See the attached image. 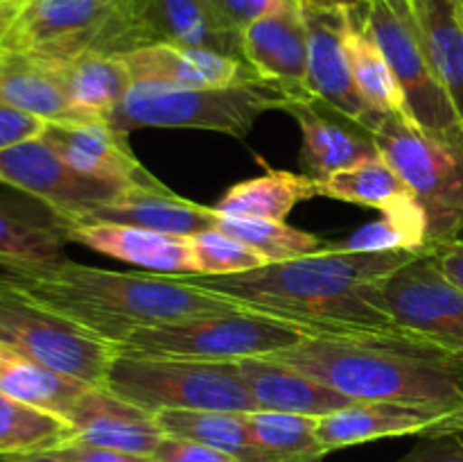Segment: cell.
Returning a JSON list of instances; mask_svg holds the SVG:
<instances>
[{
  "mask_svg": "<svg viewBox=\"0 0 463 462\" xmlns=\"http://www.w3.org/2000/svg\"><path fill=\"white\" fill-rule=\"evenodd\" d=\"M425 252H326L271 263L229 276H188L208 293L231 299L244 311L292 322L312 335L398 329L383 306L380 285Z\"/></svg>",
  "mask_w": 463,
  "mask_h": 462,
  "instance_id": "cell-1",
  "label": "cell"
},
{
  "mask_svg": "<svg viewBox=\"0 0 463 462\" xmlns=\"http://www.w3.org/2000/svg\"><path fill=\"white\" fill-rule=\"evenodd\" d=\"M0 279L39 306L118 344L134 329L211 313L240 311L188 276L116 272L68 261H5Z\"/></svg>",
  "mask_w": 463,
  "mask_h": 462,
  "instance_id": "cell-2",
  "label": "cell"
},
{
  "mask_svg": "<svg viewBox=\"0 0 463 462\" xmlns=\"http://www.w3.org/2000/svg\"><path fill=\"white\" fill-rule=\"evenodd\" d=\"M274 358L355 401L463 410V351L402 326L307 335Z\"/></svg>",
  "mask_w": 463,
  "mask_h": 462,
  "instance_id": "cell-3",
  "label": "cell"
},
{
  "mask_svg": "<svg viewBox=\"0 0 463 462\" xmlns=\"http://www.w3.org/2000/svg\"><path fill=\"white\" fill-rule=\"evenodd\" d=\"M289 95L271 82L249 80L231 86H170L134 82L109 125L129 131L143 127L208 130L231 136H247L253 122L271 109L283 111Z\"/></svg>",
  "mask_w": 463,
  "mask_h": 462,
  "instance_id": "cell-4",
  "label": "cell"
},
{
  "mask_svg": "<svg viewBox=\"0 0 463 462\" xmlns=\"http://www.w3.org/2000/svg\"><path fill=\"white\" fill-rule=\"evenodd\" d=\"M140 48L131 0H23L0 32V53L68 62L86 53L125 54Z\"/></svg>",
  "mask_w": 463,
  "mask_h": 462,
  "instance_id": "cell-5",
  "label": "cell"
},
{
  "mask_svg": "<svg viewBox=\"0 0 463 462\" xmlns=\"http://www.w3.org/2000/svg\"><path fill=\"white\" fill-rule=\"evenodd\" d=\"M310 331L253 311L211 313L134 329L113 344L120 356L184 358V361L240 362L244 358L276 356L297 347Z\"/></svg>",
  "mask_w": 463,
  "mask_h": 462,
  "instance_id": "cell-6",
  "label": "cell"
},
{
  "mask_svg": "<svg viewBox=\"0 0 463 462\" xmlns=\"http://www.w3.org/2000/svg\"><path fill=\"white\" fill-rule=\"evenodd\" d=\"M104 388L154 415L158 410H260L240 376L238 362L116 353Z\"/></svg>",
  "mask_w": 463,
  "mask_h": 462,
  "instance_id": "cell-7",
  "label": "cell"
},
{
  "mask_svg": "<svg viewBox=\"0 0 463 462\" xmlns=\"http://www.w3.org/2000/svg\"><path fill=\"white\" fill-rule=\"evenodd\" d=\"M380 157L402 177L428 216L430 249L463 229V148L420 130L402 113L380 111L371 125Z\"/></svg>",
  "mask_w": 463,
  "mask_h": 462,
  "instance_id": "cell-8",
  "label": "cell"
},
{
  "mask_svg": "<svg viewBox=\"0 0 463 462\" xmlns=\"http://www.w3.org/2000/svg\"><path fill=\"white\" fill-rule=\"evenodd\" d=\"M0 342L89 385L104 388L111 342L39 306L0 279Z\"/></svg>",
  "mask_w": 463,
  "mask_h": 462,
  "instance_id": "cell-9",
  "label": "cell"
},
{
  "mask_svg": "<svg viewBox=\"0 0 463 462\" xmlns=\"http://www.w3.org/2000/svg\"><path fill=\"white\" fill-rule=\"evenodd\" d=\"M0 184L39 199L63 225L84 222L129 188H136L75 170L41 136L0 152Z\"/></svg>",
  "mask_w": 463,
  "mask_h": 462,
  "instance_id": "cell-10",
  "label": "cell"
},
{
  "mask_svg": "<svg viewBox=\"0 0 463 462\" xmlns=\"http://www.w3.org/2000/svg\"><path fill=\"white\" fill-rule=\"evenodd\" d=\"M383 306L398 326L463 351V290L425 252L380 285Z\"/></svg>",
  "mask_w": 463,
  "mask_h": 462,
  "instance_id": "cell-11",
  "label": "cell"
},
{
  "mask_svg": "<svg viewBox=\"0 0 463 462\" xmlns=\"http://www.w3.org/2000/svg\"><path fill=\"white\" fill-rule=\"evenodd\" d=\"M317 435L328 453L384 438L463 435V410L392 401H355L353 406L319 417Z\"/></svg>",
  "mask_w": 463,
  "mask_h": 462,
  "instance_id": "cell-12",
  "label": "cell"
},
{
  "mask_svg": "<svg viewBox=\"0 0 463 462\" xmlns=\"http://www.w3.org/2000/svg\"><path fill=\"white\" fill-rule=\"evenodd\" d=\"M283 111L301 127V168L310 179H328L335 172L380 157L373 131L364 122L346 116L315 95L289 98Z\"/></svg>",
  "mask_w": 463,
  "mask_h": 462,
  "instance_id": "cell-13",
  "label": "cell"
},
{
  "mask_svg": "<svg viewBox=\"0 0 463 462\" xmlns=\"http://www.w3.org/2000/svg\"><path fill=\"white\" fill-rule=\"evenodd\" d=\"M348 9L351 7H317L303 3L307 25V89L315 98L364 122L371 130L380 111L366 104L353 80L346 53Z\"/></svg>",
  "mask_w": 463,
  "mask_h": 462,
  "instance_id": "cell-14",
  "label": "cell"
},
{
  "mask_svg": "<svg viewBox=\"0 0 463 462\" xmlns=\"http://www.w3.org/2000/svg\"><path fill=\"white\" fill-rule=\"evenodd\" d=\"M244 62L289 98H307V25L303 3L283 0L242 30Z\"/></svg>",
  "mask_w": 463,
  "mask_h": 462,
  "instance_id": "cell-15",
  "label": "cell"
},
{
  "mask_svg": "<svg viewBox=\"0 0 463 462\" xmlns=\"http://www.w3.org/2000/svg\"><path fill=\"white\" fill-rule=\"evenodd\" d=\"M127 136L107 120H66L48 122L41 139L52 145L68 166L95 179L136 188H163L165 184L131 152Z\"/></svg>",
  "mask_w": 463,
  "mask_h": 462,
  "instance_id": "cell-16",
  "label": "cell"
},
{
  "mask_svg": "<svg viewBox=\"0 0 463 462\" xmlns=\"http://www.w3.org/2000/svg\"><path fill=\"white\" fill-rule=\"evenodd\" d=\"M140 48L154 43L203 48L244 59L242 32L211 0H131Z\"/></svg>",
  "mask_w": 463,
  "mask_h": 462,
  "instance_id": "cell-17",
  "label": "cell"
},
{
  "mask_svg": "<svg viewBox=\"0 0 463 462\" xmlns=\"http://www.w3.org/2000/svg\"><path fill=\"white\" fill-rule=\"evenodd\" d=\"M68 424L75 439L140 456H152L165 438L154 412L98 385L81 394L68 415Z\"/></svg>",
  "mask_w": 463,
  "mask_h": 462,
  "instance_id": "cell-18",
  "label": "cell"
},
{
  "mask_svg": "<svg viewBox=\"0 0 463 462\" xmlns=\"http://www.w3.org/2000/svg\"><path fill=\"white\" fill-rule=\"evenodd\" d=\"M63 231L68 243H80L129 265L147 267L154 274H199L193 240L185 236L129 225H63Z\"/></svg>",
  "mask_w": 463,
  "mask_h": 462,
  "instance_id": "cell-19",
  "label": "cell"
},
{
  "mask_svg": "<svg viewBox=\"0 0 463 462\" xmlns=\"http://www.w3.org/2000/svg\"><path fill=\"white\" fill-rule=\"evenodd\" d=\"M120 57L134 82H156L170 86H231L258 77L244 59L203 48L154 43Z\"/></svg>",
  "mask_w": 463,
  "mask_h": 462,
  "instance_id": "cell-20",
  "label": "cell"
},
{
  "mask_svg": "<svg viewBox=\"0 0 463 462\" xmlns=\"http://www.w3.org/2000/svg\"><path fill=\"white\" fill-rule=\"evenodd\" d=\"M238 367L244 385L253 394L260 410L324 417L355 403V399L337 392L274 356L244 358Z\"/></svg>",
  "mask_w": 463,
  "mask_h": 462,
  "instance_id": "cell-21",
  "label": "cell"
},
{
  "mask_svg": "<svg viewBox=\"0 0 463 462\" xmlns=\"http://www.w3.org/2000/svg\"><path fill=\"white\" fill-rule=\"evenodd\" d=\"M220 213L213 207L179 197L163 188H129L116 202L107 204L77 225H129L193 238L202 231L217 229Z\"/></svg>",
  "mask_w": 463,
  "mask_h": 462,
  "instance_id": "cell-22",
  "label": "cell"
},
{
  "mask_svg": "<svg viewBox=\"0 0 463 462\" xmlns=\"http://www.w3.org/2000/svg\"><path fill=\"white\" fill-rule=\"evenodd\" d=\"M90 385L0 342V394L68 421ZM71 426V424H68Z\"/></svg>",
  "mask_w": 463,
  "mask_h": 462,
  "instance_id": "cell-23",
  "label": "cell"
},
{
  "mask_svg": "<svg viewBox=\"0 0 463 462\" xmlns=\"http://www.w3.org/2000/svg\"><path fill=\"white\" fill-rule=\"evenodd\" d=\"M52 66L81 120H109L134 84L120 54L86 53Z\"/></svg>",
  "mask_w": 463,
  "mask_h": 462,
  "instance_id": "cell-24",
  "label": "cell"
},
{
  "mask_svg": "<svg viewBox=\"0 0 463 462\" xmlns=\"http://www.w3.org/2000/svg\"><path fill=\"white\" fill-rule=\"evenodd\" d=\"M0 102L45 122L81 120L63 91L57 68L27 54L0 53Z\"/></svg>",
  "mask_w": 463,
  "mask_h": 462,
  "instance_id": "cell-25",
  "label": "cell"
},
{
  "mask_svg": "<svg viewBox=\"0 0 463 462\" xmlns=\"http://www.w3.org/2000/svg\"><path fill=\"white\" fill-rule=\"evenodd\" d=\"M315 184L317 195L380 208L384 216H425L423 207L414 197L410 186L383 157L339 170L328 179L315 181Z\"/></svg>",
  "mask_w": 463,
  "mask_h": 462,
  "instance_id": "cell-26",
  "label": "cell"
},
{
  "mask_svg": "<svg viewBox=\"0 0 463 462\" xmlns=\"http://www.w3.org/2000/svg\"><path fill=\"white\" fill-rule=\"evenodd\" d=\"M156 421L165 435L197 439L229 453L240 462H288L258 442L249 426L247 412L158 410Z\"/></svg>",
  "mask_w": 463,
  "mask_h": 462,
  "instance_id": "cell-27",
  "label": "cell"
},
{
  "mask_svg": "<svg viewBox=\"0 0 463 462\" xmlns=\"http://www.w3.org/2000/svg\"><path fill=\"white\" fill-rule=\"evenodd\" d=\"M425 54L463 118V12L457 0H411Z\"/></svg>",
  "mask_w": 463,
  "mask_h": 462,
  "instance_id": "cell-28",
  "label": "cell"
},
{
  "mask_svg": "<svg viewBox=\"0 0 463 462\" xmlns=\"http://www.w3.org/2000/svg\"><path fill=\"white\" fill-rule=\"evenodd\" d=\"M312 197H317V184L307 175L267 170L265 175L231 186L213 208L222 216L285 222L297 204Z\"/></svg>",
  "mask_w": 463,
  "mask_h": 462,
  "instance_id": "cell-29",
  "label": "cell"
},
{
  "mask_svg": "<svg viewBox=\"0 0 463 462\" xmlns=\"http://www.w3.org/2000/svg\"><path fill=\"white\" fill-rule=\"evenodd\" d=\"M346 53L348 62H351L353 80H355L357 91L366 100V104L375 111L407 116L405 93H402L387 57L371 36L362 3L348 9Z\"/></svg>",
  "mask_w": 463,
  "mask_h": 462,
  "instance_id": "cell-30",
  "label": "cell"
},
{
  "mask_svg": "<svg viewBox=\"0 0 463 462\" xmlns=\"http://www.w3.org/2000/svg\"><path fill=\"white\" fill-rule=\"evenodd\" d=\"M68 238L52 213H39L25 202L0 195V263L59 261Z\"/></svg>",
  "mask_w": 463,
  "mask_h": 462,
  "instance_id": "cell-31",
  "label": "cell"
},
{
  "mask_svg": "<svg viewBox=\"0 0 463 462\" xmlns=\"http://www.w3.org/2000/svg\"><path fill=\"white\" fill-rule=\"evenodd\" d=\"M217 229L224 234L233 236L240 243L249 245L256 249L265 261L269 263H285L294 258L312 256L330 249V240L319 238L307 231L294 229L288 222L279 220H258V217H235L222 216L217 220Z\"/></svg>",
  "mask_w": 463,
  "mask_h": 462,
  "instance_id": "cell-32",
  "label": "cell"
},
{
  "mask_svg": "<svg viewBox=\"0 0 463 462\" xmlns=\"http://www.w3.org/2000/svg\"><path fill=\"white\" fill-rule=\"evenodd\" d=\"M72 438L68 421L0 394V456L52 451Z\"/></svg>",
  "mask_w": 463,
  "mask_h": 462,
  "instance_id": "cell-33",
  "label": "cell"
},
{
  "mask_svg": "<svg viewBox=\"0 0 463 462\" xmlns=\"http://www.w3.org/2000/svg\"><path fill=\"white\" fill-rule=\"evenodd\" d=\"M249 426L267 451L288 462H319L328 453L317 435L319 417L297 412H247Z\"/></svg>",
  "mask_w": 463,
  "mask_h": 462,
  "instance_id": "cell-34",
  "label": "cell"
},
{
  "mask_svg": "<svg viewBox=\"0 0 463 462\" xmlns=\"http://www.w3.org/2000/svg\"><path fill=\"white\" fill-rule=\"evenodd\" d=\"M330 249H339V252H393V249L430 252L428 217L384 216L383 220L362 225L348 238L330 240Z\"/></svg>",
  "mask_w": 463,
  "mask_h": 462,
  "instance_id": "cell-35",
  "label": "cell"
},
{
  "mask_svg": "<svg viewBox=\"0 0 463 462\" xmlns=\"http://www.w3.org/2000/svg\"><path fill=\"white\" fill-rule=\"evenodd\" d=\"M190 240H193L199 276L242 274V272L260 270V267L269 265L265 256H260L256 249L240 243L238 238L220 229L202 231Z\"/></svg>",
  "mask_w": 463,
  "mask_h": 462,
  "instance_id": "cell-36",
  "label": "cell"
},
{
  "mask_svg": "<svg viewBox=\"0 0 463 462\" xmlns=\"http://www.w3.org/2000/svg\"><path fill=\"white\" fill-rule=\"evenodd\" d=\"M152 457L154 462H240L220 448H213L197 439L172 438V435H165L158 442Z\"/></svg>",
  "mask_w": 463,
  "mask_h": 462,
  "instance_id": "cell-37",
  "label": "cell"
},
{
  "mask_svg": "<svg viewBox=\"0 0 463 462\" xmlns=\"http://www.w3.org/2000/svg\"><path fill=\"white\" fill-rule=\"evenodd\" d=\"M45 125L48 122L43 118L0 102V152L18 143H25V140L39 139Z\"/></svg>",
  "mask_w": 463,
  "mask_h": 462,
  "instance_id": "cell-38",
  "label": "cell"
},
{
  "mask_svg": "<svg viewBox=\"0 0 463 462\" xmlns=\"http://www.w3.org/2000/svg\"><path fill=\"white\" fill-rule=\"evenodd\" d=\"M52 453L66 462H154L152 456H140V453L95 447V444L81 442V439L75 438L63 442L61 447L52 448Z\"/></svg>",
  "mask_w": 463,
  "mask_h": 462,
  "instance_id": "cell-39",
  "label": "cell"
},
{
  "mask_svg": "<svg viewBox=\"0 0 463 462\" xmlns=\"http://www.w3.org/2000/svg\"><path fill=\"white\" fill-rule=\"evenodd\" d=\"M396 462H463V435H434Z\"/></svg>",
  "mask_w": 463,
  "mask_h": 462,
  "instance_id": "cell-40",
  "label": "cell"
},
{
  "mask_svg": "<svg viewBox=\"0 0 463 462\" xmlns=\"http://www.w3.org/2000/svg\"><path fill=\"white\" fill-rule=\"evenodd\" d=\"M283 0H211L213 7L235 27L242 32L244 27L269 9L279 7Z\"/></svg>",
  "mask_w": 463,
  "mask_h": 462,
  "instance_id": "cell-41",
  "label": "cell"
},
{
  "mask_svg": "<svg viewBox=\"0 0 463 462\" xmlns=\"http://www.w3.org/2000/svg\"><path fill=\"white\" fill-rule=\"evenodd\" d=\"M432 258L437 261L439 270L457 285V288L463 290V240L452 238L446 240L441 245H434L430 249Z\"/></svg>",
  "mask_w": 463,
  "mask_h": 462,
  "instance_id": "cell-42",
  "label": "cell"
},
{
  "mask_svg": "<svg viewBox=\"0 0 463 462\" xmlns=\"http://www.w3.org/2000/svg\"><path fill=\"white\" fill-rule=\"evenodd\" d=\"M21 5L23 0H0V30H5L12 23V18L16 16Z\"/></svg>",
  "mask_w": 463,
  "mask_h": 462,
  "instance_id": "cell-43",
  "label": "cell"
},
{
  "mask_svg": "<svg viewBox=\"0 0 463 462\" xmlns=\"http://www.w3.org/2000/svg\"><path fill=\"white\" fill-rule=\"evenodd\" d=\"M9 462H66L52 451H39V453H27V456H7Z\"/></svg>",
  "mask_w": 463,
  "mask_h": 462,
  "instance_id": "cell-44",
  "label": "cell"
},
{
  "mask_svg": "<svg viewBox=\"0 0 463 462\" xmlns=\"http://www.w3.org/2000/svg\"><path fill=\"white\" fill-rule=\"evenodd\" d=\"M307 5H317V7H357L362 0H303Z\"/></svg>",
  "mask_w": 463,
  "mask_h": 462,
  "instance_id": "cell-45",
  "label": "cell"
},
{
  "mask_svg": "<svg viewBox=\"0 0 463 462\" xmlns=\"http://www.w3.org/2000/svg\"><path fill=\"white\" fill-rule=\"evenodd\" d=\"M457 5H459V9L463 12V0H457Z\"/></svg>",
  "mask_w": 463,
  "mask_h": 462,
  "instance_id": "cell-46",
  "label": "cell"
},
{
  "mask_svg": "<svg viewBox=\"0 0 463 462\" xmlns=\"http://www.w3.org/2000/svg\"><path fill=\"white\" fill-rule=\"evenodd\" d=\"M0 462H9L7 456H0Z\"/></svg>",
  "mask_w": 463,
  "mask_h": 462,
  "instance_id": "cell-47",
  "label": "cell"
},
{
  "mask_svg": "<svg viewBox=\"0 0 463 462\" xmlns=\"http://www.w3.org/2000/svg\"><path fill=\"white\" fill-rule=\"evenodd\" d=\"M297 3H303V0H297Z\"/></svg>",
  "mask_w": 463,
  "mask_h": 462,
  "instance_id": "cell-48",
  "label": "cell"
},
{
  "mask_svg": "<svg viewBox=\"0 0 463 462\" xmlns=\"http://www.w3.org/2000/svg\"><path fill=\"white\" fill-rule=\"evenodd\" d=\"M0 32H3V30H0Z\"/></svg>",
  "mask_w": 463,
  "mask_h": 462,
  "instance_id": "cell-49",
  "label": "cell"
}]
</instances>
